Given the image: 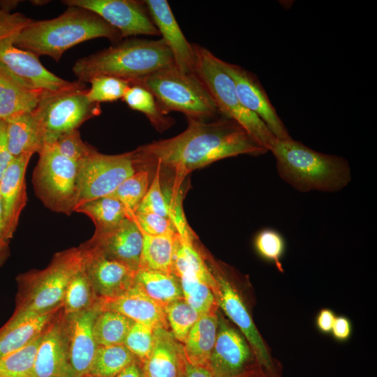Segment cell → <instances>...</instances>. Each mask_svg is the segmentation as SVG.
Returning <instances> with one entry per match:
<instances>
[{"instance_id":"f546056e","label":"cell","mask_w":377,"mask_h":377,"mask_svg":"<svg viewBox=\"0 0 377 377\" xmlns=\"http://www.w3.org/2000/svg\"><path fill=\"white\" fill-rule=\"evenodd\" d=\"M177 232L161 235H143L139 269L172 274Z\"/></svg>"},{"instance_id":"bcb514c9","label":"cell","mask_w":377,"mask_h":377,"mask_svg":"<svg viewBox=\"0 0 377 377\" xmlns=\"http://www.w3.org/2000/svg\"><path fill=\"white\" fill-rule=\"evenodd\" d=\"M351 332L352 325L348 318L336 317L331 331L335 339L340 341H346L349 339Z\"/></svg>"},{"instance_id":"c3c4849f","label":"cell","mask_w":377,"mask_h":377,"mask_svg":"<svg viewBox=\"0 0 377 377\" xmlns=\"http://www.w3.org/2000/svg\"><path fill=\"white\" fill-rule=\"evenodd\" d=\"M336 318L334 313L328 309H323L316 317V326L323 333L331 332L332 326Z\"/></svg>"},{"instance_id":"44dd1931","label":"cell","mask_w":377,"mask_h":377,"mask_svg":"<svg viewBox=\"0 0 377 377\" xmlns=\"http://www.w3.org/2000/svg\"><path fill=\"white\" fill-rule=\"evenodd\" d=\"M32 377H73L63 327L61 309L43 332Z\"/></svg>"},{"instance_id":"816d5d0a","label":"cell","mask_w":377,"mask_h":377,"mask_svg":"<svg viewBox=\"0 0 377 377\" xmlns=\"http://www.w3.org/2000/svg\"><path fill=\"white\" fill-rule=\"evenodd\" d=\"M115 377H145L142 364L137 360L124 369Z\"/></svg>"},{"instance_id":"7a4b0ae2","label":"cell","mask_w":377,"mask_h":377,"mask_svg":"<svg viewBox=\"0 0 377 377\" xmlns=\"http://www.w3.org/2000/svg\"><path fill=\"white\" fill-rule=\"evenodd\" d=\"M98 38H105L112 44L122 40L119 31L95 13L69 6L53 19H31L16 36L15 44L38 57L48 56L59 62L67 50Z\"/></svg>"},{"instance_id":"b9f144b4","label":"cell","mask_w":377,"mask_h":377,"mask_svg":"<svg viewBox=\"0 0 377 377\" xmlns=\"http://www.w3.org/2000/svg\"><path fill=\"white\" fill-rule=\"evenodd\" d=\"M253 244L259 256L281 268L280 261L285 253L286 242L279 231L271 228L260 230L254 237Z\"/></svg>"},{"instance_id":"3957f363","label":"cell","mask_w":377,"mask_h":377,"mask_svg":"<svg viewBox=\"0 0 377 377\" xmlns=\"http://www.w3.org/2000/svg\"><path fill=\"white\" fill-rule=\"evenodd\" d=\"M175 66L171 52L162 38H128L78 59L72 71L83 83L96 77L111 76L130 85L159 71Z\"/></svg>"},{"instance_id":"e0dca14e","label":"cell","mask_w":377,"mask_h":377,"mask_svg":"<svg viewBox=\"0 0 377 377\" xmlns=\"http://www.w3.org/2000/svg\"><path fill=\"white\" fill-rule=\"evenodd\" d=\"M99 311L95 306L68 315L62 312L64 332L73 377L89 374L98 347L93 325Z\"/></svg>"},{"instance_id":"d6986e66","label":"cell","mask_w":377,"mask_h":377,"mask_svg":"<svg viewBox=\"0 0 377 377\" xmlns=\"http://www.w3.org/2000/svg\"><path fill=\"white\" fill-rule=\"evenodd\" d=\"M32 155L14 157L0 180V204L4 230L11 240L27 201L25 174Z\"/></svg>"},{"instance_id":"4dcf8cb0","label":"cell","mask_w":377,"mask_h":377,"mask_svg":"<svg viewBox=\"0 0 377 377\" xmlns=\"http://www.w3.org/2000/svg\"><path fill=\"white\" fill-rule=\"evenodd\" d=\"M75 212L88 216L98 232L112 229L129 216L119 200L108 195L85 202L78 205Z\"/></svg>"},{"instance_id":"f35d334b","label":"cell","mask_w":377,"mask_h":377,"mask_svg":"<svg viewBox=\"0 0 377 377\" xmlns=\"http://www.w3.org/2000/svg\"><path fill=\"white\" fill-rule=\"evenodd\" d=\"M184 300L200 314L217 311L215 294L210 286L194 279L179 278Z\"/></svg>"},{"instance_id":"9c48e42d","label":"cell","mask_w":377,"mask_h":377,"mask_svg":"<svg viewBox=\"0 0 377 377\" xmlns=\"http://www.w3.org/2000/svg\"><path fill=\"white\" fill-rule=\"evenodd\" d=\"M38 155L32 178L36 196L51 211L71 215L78 202L77 163L50 143L45 144Z\"/></svg>"},{"instance_id":"4316f807","label":"cell","mask_w":377,"mask_h":377,"mask_svg":"<svg viewBox=\"0 0 377 377\" xmlns=\"http://www.w3.org/2000/svg\"><path fill=\"white\" fill-rule=\"evenodd\" d=\"M172 274L178 278L194 279L205 283L214 293L217 288L216 278L194 246V237H182L177 234Z\"/></svg>"},{"instance_id":"7c38bea8","label":"cell","mask_w":377,"mask_h":377,"mask_svg":"<svg viewBox=\"0 0 377 377\" xmlns=\"http://www.w3.org/2000/svg\"><path fill=\"white\" fill-rule=\"evenodd\" d=\"M63 3L92 11L118 30L122 39L139 35L160 36L145 1L65 0Z\"/></svg>"},{"instance_id":"836d02e7","label":"cell","mask_w":377,"mask_h":377,"mask_svg":"<svg viewBox=\"0 0 377 377\" xmlns=\"http://www.w3.org/2000/svg\"><path fill=\"white\" fill-rule=\"evenodd\" d=\"M134 321L114 311H102L96 316L93 332L98 346L124 344Z\"/></svg>"},{"instance_id":"f1b7e54d","label":"cell","mask_w":377,"mask_h":377,"mask_svg":"<svg viewBox=\"0 0 377 377\" xmlns=\"http://www.w3.org/2000/svg\"><path fill=\"white\" fill-rule=\"evenodd\" d=\"M135 283L163 309L184 299L179 279L173 274L138 269Z\"/></svg>"},{"instance_id":"681fc988","label":"cell","mask_w":377,"mask_h":377,"mask_svg":"<svg viewBox=\"0 0 377 377\" xmlns=\"http://www.w3.org/2000/svg\"><path fill=\"white\" fill-rule=\"evenodd\" d=\"M10 240L7 237L5 232L0 204V267L5 264L10 256Z\"/></svg>"},{"instance_id":"ac0fdd59","label":"cell","mask_w":377,"mask_h":377,"mask_svg":"<svg viewBox=\"0 0 377 377\" xmlns=\"http://www.w3.org/2000/svg\"><path fill=\"white\" fill-rule=\"evenodd\" d=\"M82 253V267L88 276L98 299L118 297L135 284L137 271L109 260L79 246Z\"/></svg>"},{"instance_id":"7dc6e473","label":"cell","mask_w":377,"mask_h":377,"mask_svg":"<svg viewBox=\"0 0 377 377\" xmlns=\"http://www.w3.org/2000/svg\"><path fill=\"white\" fill-rule=\"evenodd\" d=\"M12 158L6 142L5 122L0 121V180Z\"/></svg>"},{"instance_id":"f5cc1de1","label":"cell","mask_w":377,"mask_h":377,"mask_svg":"<svg viewBox=\"0 0 377 377\" xmlns=\"http://www.w3.org/2000/svg\"><path fill=\"white\" fill-rule=\"evenodd\" d=\"M259 369L260 371L258 374H257L258 375L256 377H277L276 372H270L261 367Z\"/></svg>"},{"instance_id":"ab89813d","label":"cell","mask_w":377,"mask_h":377,"mask_svg":"<svg viewBox=\"0 0 377 377\" xmlns=\"http://www.w3.org/2000/svg\"><path fill=\"white\" fill-rule=\"evenodd\" d=\"M152 170L155 172L149 189L135 212L156 214L171 220V209L168 195L163 188L161 168L156 165Z\"/></svg>"},{"instance_id":"8d00e7d4","label":"cell","mask_w":377,"mask_h":377,"mask_svg":"<svg viewBox=\"0 0 377 377\" xmlns=\"http://www.w3.org/2000/svg\"><path fill=\"white\" fill-rule=\"evenodd\" d=\"M150 176V171L139 170L122 182L108 196L119 200L125 207L130 216L135 212L147 193L151 182Z\"/></svg>"},{"instance_id":"e575fe53","label":"cell","mask_w":377,"mask_h":377,"mask_svg":"<svg viewBox=\"0 0 377 377\" xmlns=\"http://www.w3.org/2000/svg\"><path fill=\"white\" fill-rule=\"evenodd\" d=\"M96 302L97 297L82 265L67 284L61 311L65 315L79 312L94 307Z\"/></svg>"},{"instance_id":"1f68e13d","label":"cell","mask_w":377,"mask_h":377,"mask_svg":"<svg viewBox=\"0 0 377 377\" xmlns=\"http://www.w3.org/2000/svg\"><path fill=\"white\" fill-rule=\"evenodd\" d=\"M122 100L131 110L143 113L158 132L163 133L175 123L172 117L161 111L154 96L142 86L130 85Z\"/></svg>"},{"instance_id":"5b68a950","label":"cell","mask_w":377,"mask_h":377,"mask_svg":"<svg viewBox=\"0 0 377 377\" xmlns=\"http://www.w3.org/2000/svg\"><path fill=\"white\" fill-rule=\"evenodd\" d=\"M82 265V251L73 247L54 253L45 268L19 274L15 308L4 325L18 324L62 308L67 284Z\"/></svg>"},{"instance_id":"ffe728a7","label":"cell","mask_w":377,"mask_h":377,"mask_svg":"<svg viewBox=\"0 0 377 377\" xmlns=\"http://www.w3.org/2000/svg\"><path fill=\"white\" fill-rule=\"evenodd\" d=\"M149 15L161 38L172 53L175 66L184 73L194 71L195 54L180 29L167 0L145 1Z\"/></svg>"},{"instance_id":"f6af8a7d","label":"cell","mask_w":377,"mask_h":377,"mask_svg":"<svg viewBox=\"0 0 377 377\" xmlns=\"http://www.w3.org/2000/svg\"><path fill=\"white\" fill-rule=\"evenodd\" d=\"M129 217L134 220L143 235L156 236L177 232L172 221L158 214L135 212Z\"/></svg>"},{"instance_id":"f907efd6","label":"cell","mask_w":377,"mask_h":377,"mask_svg":"<svg viewBox=\"0 0 377 377\" xmlns=\"http://www.w3.org/2000/svg\"><path fill=\"white\" fill-rule=\"evenodd\" d=\"M184 371L186 377H214L208 368L191 364L185 358Z\"/></svg>"},{"instance_id":"7bdbcfd3","label":"cell","mask_w":377,"mask_h":377,"mask_svg":"<svg viewBox=\"0 0 377 377\" xmlns=\"http://www.w3.org/2000/svg\"><path fill=\"white\" fill-rule=\"evenodd\" d=\"M154 341V328L134 322L123 345L142 364L151 352Z\"/></svg>"},{"instance_id":"277c9868","label":"cell","mask_w":377,"mask_h":377,"mask_svg":"<svg viewBox=\"0 0 377 377\" xmlns=\"http://www.w3.org/2000/svg\"><path fill=\"white\" fill-rule=\"evenodd\" d=\"M279 177L301 192H336L351 180L348 161L341 156L317 151L292 138L276 139L269 147Z\"/></svg>"},{"instance_id":"8992f818","label":"cell","mask_w":377,"mask_h":377,"mask_svg":"<svg viewBox=\"0 0 377 377\" xmlns=\"http://www.w3.org/2000/svg\"><path fill=\"white\" fill-rule=\"evenodd\" d=\"M135 84L145 87L154 96L165 115L179 112L187 119L210 121L221 114L197 75L194 73H182L175 66L159 71Z\"/></svg>"},{"instance_id":"4fadbf2b","label":"cell","mask_w":377,"mask_h":377,"mask_svg":"<svg viewBox=\"0 0 377 377\" xmlns=\"http://www.w3.org/2000/svg\"><path fill=\"white\" fill-rule=\"evenodd\" d=\"M142 243V232L134 220L128 216L112 229L95 231L94 235L81 245L109 260L138 271Z\"/></svg>"},{"instance_id":"52a82bcc","label":"cell","mask_w":377,"mask_h":377,"mask_svg":"<svg viewBox=\"0 0 377 377\" xmlns=\"http://www.w3.org/2000/svg\"><path fill=\"white\" fill-rule=\"evenodd\" d=\"M195 54L193 73L207 89L221 115L232 119L268 151L277 139L264 121L240 102L230 75L220 59L206 47L193 43Z\"/></svg>"},{"instance_id":"484cf974","label":"cell","mask_w":377,"mask_h":377,"mask_svg":"<svg viewBox=\"0 0 377 377\" xmlns=\"http://www.w3.org/2000/svg\"><path fill=\"white\" fill-rule=\"evenodd\" d=\"M218 313L202 314L183 343L185 360L193 364L208 367L218 331Z\"/></svg>"},{"instance_id":"ba28073f","label":"cell","mask_w":377,"mask_h":377,"mask_svg":"<svg viewBox=\"0 0 377 377\" xmlns=\"http://www.w3.org/2000/svg\"><path fill=\"white\" fill-rule=\"evenodd\" d=\"M31 18L21 13L0 8V66L23 80L32 89L54 93L76 86L78 80L68 81L43 66L39 57L20 48L15 40Z\"/></svg>"},{"instance_id":"cb8c5ba5","label":"cell","mask_w":377,"mask_h":377,"mask_svg":"<svg viewBox=\"0 0 377 377\" xmlns=\"http://www.w3.org/2000/svg\"><path fill=\"white\" fill-rule=\"evenodd\" d=\"M4 122L7 146L13 158L41 151L45 144V134L33 112L15 114Z\"/></svg>"},{"instance_id":"2e32d148","label":"cell","mask_w":377,"mask_h":377,"mask_svg":"<svg viewBox=\"0 0 377 377\" xmlns=\"http://www.w3.org/2000/svg\"><path fill=\"white\" fill-rule=\"evenodd\" d=\"M218 316L217 337L207 368L214 377H246L253 351L244 337Z\"/></svg>"},{"instance_id":"9a60e30c","label":"cell","mask_w":377,"mask_h":377,"mask_svg":"<svg viewBox=\"0 0 377 377\" xmlns=\"http://www.w3.org/2000/svg\"><path fill=\"white\" fill-rule=\"evenodd\" d=\"M212 273L217 283L214 294L218 306L245 337L258 366L268 371L276 372L268 350L241 297L221 272L215 269Z\"/></svg>"},{"instance_id":"d6a6232c","label":"cell","mask_w":377,"mask_h":377,"mask_svg":"<svg viewBox=\"0 0 377 377\" xmlns=\"http://www.w3.org/2000/svg\"><path fill=\"white\" fill-rule=\"evenodd\" d=\"M137 360L123 344L98 346L89 374L94 377H115Z\"/></svg>"},{"instance_id":"74e56055","label":"cell","mask_w":377,"mask_h":377,"mask_svg":"<svg viewBox=\"0 0 377 377\" xmlns=\"http://www.w3.org/2000/svg\"><path fill=\"white\" fill-rule=\"evenodd\" d=\"M166 319L175 338L184 343L188 332L201 314L184 299L174 301L164 309Z\"/></svg>"},{"instance_id":"db71d44e","label":"cell","mask_w":377,"mask_h":377,"mask_svg":"<svg viewBox=\"0 0 377 377\" xmlns=\"http://www.w3.org/2000/svg\"><path fill=\"white\" fill-rule=\"evenodd\" d=\"M178 377H186L185 374H184V364H183V365L181 367V368L179 369V376Z\"/></svg>"},{"instance_id":"d4e9b609","label":"cell","mask_w":377,"mask_h":377,"mask_svg":"<svg viewBox=\"0 0 377 377\" xmlns=\"http://www.w3.org/2000/svg\"><path fill=\"white\" fill-rule=\"evenodd\" d=\"M46 93L32 89L0 66V121L22 112H33Z\"/></svg>"},{"instance_id":"30bf717a","label":"cell","mask_w":377,"mask_h":377,"mask_svg":"<svg viewBox=\"0 0 377 377\" xmlns=\"http://www.w3.org/2000/svg\"><path fill=\"white\" fill-rule=\"evenodd\" d=\"M85 83L45 96L33 111L45 134V143H52L59 136L78 130L85 121L100 115L99 103L86 96Z\"/></svg>"},{"instance_id":"d590c367","label":"cell","mask_w":377,"mask_h":377,"mask_svg":"<svg viewBox=\"0 0 377 377\" xmlns=\"http://www.w3.org/2000/svg\"><path fill=\"white\" fill-rule=\"evenodd\" d=\"M43 332L26 346L0 357V377H32Z\"/></svg>"},{"instance_id":"8fae6325","label":"cell","mask_w":377,"mask_h":377,"mask_svg":"<svg viewBox=\"0 0 377 377\" xmlns=\"http://www.w3.org/2000/svg\"><path fill=\"white\" fill-rule=\"evenodd\" d=\"M77 165L79 197L77 207L110 195L122 182L138 172L131 151L105 154L94 148L86 158L77 163Z\"/></svg>"},{"instance_id":"ee69618b","label":"cell","mask_w":377,"mask_h":377,"mask_svg":"<svg viewBox=\"0 0 377 377\" xmlns=\"http://www.w3.org/2000/svg\"><path fill=\"white\" fill-rule=\"evenodd\" d=\"M50 144L62 156L77 163L86 158L94 149L82 140L78 130L62 134Z\"/></svg>"},{"instance_id":"83f0119b","label":"cell","mask_w":377,"mask_h":377,"mask_svg":"<svg viewBox=\"0 0 377 377\" xmlns=\"http://www.w3.org/2000/svg\"><path fill=\"white\" fill-rule=\"evenodd\" d=\"M61 308L0 328V357L26 346L43 333Z\"/></svg>"},{"instance_id":"60d3db41","label":"cell","mask_w":377,"mask_h":377,"mask_svg":"<svg viewBox=\"0 0 377 377\" xmlns=\"http://www.w3.org/2000/svg\"><path fill=\"white\" fill-rule=\"evenodd\" d=\"M89 83L91 87L87 89L86 96L89 101L99 104L122 99L130 86L126 80L111 76L96 77Z\"/></svg>"},{"instance_id":"5bb4252c","label":"cell","mask_w":377,"mask_h":377,"mask_svg":"<svg viewBox=\"0 0 377 377\" xmlns=\"http://www.w3.org/2000/svg\"><path fill=\"white\" fill-rule=\"evenodd\" d=\"M220 64L232 78L242 104L260 118L277 139L290 138L257 76L239 65L221 59Z\"/></svg>"},{"instance_id":"6da1fadb","label":"cell","mask_w":377,"mask_h":377,"mask_svg":"<svg viewBox=\"0 0 377 377\" xmlns=\"http://www.w3.org/2000/svg\"><path fill=\"white\" fill-rule=\"evenodd\" d=\"M179 135L155 140L131 151L138 171H174L182 182L191 171L239 155L260 156L268 151L235 120L221 115L210 121L187 119Z\"/></svg>"},{"instance_id":"603a6c76","label":"cell","mask_w":377,"mask_h":377,"mask_svg":"<svg viewBox=\"0 0 377 377\" xmlns=\"http://www.w3.org/2000/svg\"><path fill=\"white\" fill-rule=\"evenodd\" d=\"M184 360L183 344L169 330L155 328L153 348L142 364L144 376L178 377Z\"/></svg>"},{"instance_id":"7402d4cb","label":"cell","mask_w":377,"mask_h":377,"mask_svg":"<svg viewBox=\"0 0 377 377\" xmlns=\"http://www.w3.org/2000/svg\"><path fill=\"white\" fill-rule=\"evenodd\" d=\"M96 308L100 311L119 313L135 323L153 328L169 330L164 309L148 297L135 283L122 295L109 299H98Z\"/></svg>"},{"instance_id":"11a10c76","label":"cell","mask_w":377,"mask_h":377,"mask_svg":"<svg viewBox=\"0 0 377 377\" xmlns=\"http://www.w3.org/2000/svg\"><path fill=\"white\" fill-rule=\"evenodd\" d=\"M82 377H94V376H91L89 374H87V375H85V376H84Z\"/></svg>"}]
</instances>
